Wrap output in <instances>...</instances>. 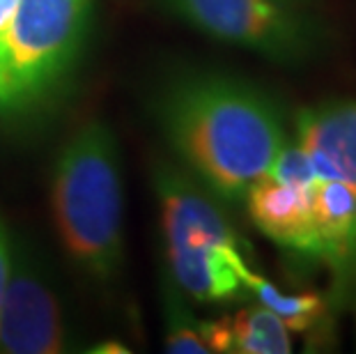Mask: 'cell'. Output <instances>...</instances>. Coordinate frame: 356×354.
Instances as JSON below:
<instances>
[{
  "mask_svg": "<svg viewBox=\"0 0 356 354\" xmlns=\"http://www.w3.org/2000/svg\"><path fill=\"white\" fill-rule=\"evenodd\" d=\"M154 115L177 159L225 202L244 200L287 143L274 97L232 74H179L159 90Z\"/></svg>",
  "mask_w": 356,
  "mask_h": 354,
  "instance_id": "obj_1",
  "label": "cell"
},
{
  "mask_svg": "<svg viewBox=\"0 0 356 354\" xmlns=\"http://www.w3.org/2000/svg\"><path fill=\"white\" fill-rule=\"evenodd\" d=\"M51 209L60 244L83 274L118 276L124 255V184L120 147L102 120L79 127L53 163Z\"/></svg>",
  "mask_w": 356,
  "mask_h": 354,
  "instance_id": "obj_2",
  "label": "cell"
},
{
  "mask_svg": "<svg viewBox=\"0 0 356 354\" xmlns=\"http://www.w3.org/2000/svg\"><path fill=\"white\" fill-rule=\"evenodd\" d=\"M163 251L168 276L202 304H221L248 295L251 267L241 242L218 202L175 166L159 163L154 170Z\"/></svg>",
  "mask_w": 356,
  "mask_h": 354,
  "instance_id": "obj_3",
  "label": "cell"
},
{
  "mask_svg": "<svg viewBox=\"0 0 356 354\" xmlns=\"http://www.w3.org/2000/svg\"><path fill=\"white\" fill-rule=\"evenodd\" d=\"M92 0H21L0 60V115L12 122L49 111L83 58Z\"/></svg>",
  "mask_w": 356,
  "mask_h": 354,
  "instance_id": "obj_4",
  "label": "cell"
},
{
  "mask_svg": "<svg viewBox=\"0 0 356 354\" xmlns=\"http://www.w3.org/2000/svg\"><path fill=\"white\" fill-rule=\"evenodd\" d=\"M159 5L198 33L278 65H304L324 42L315 21L280 0H159Z\"/></svg>",
  "mask_w": 356,
  "mask_h": 354,
  "instance_id": "obj_5",
  "label": "cell"
},
{
  "mask_svg": "<svg viewBox=\"0 0 356 354\" xmlns=\"http://www.w3.org/2000/svg\"><path fill=\"white\" fill-rule=\"evenodd\" d=\"M72 348L63 306L30 248H12V267L0 301V352L58 354Z\"/></svg>",
  "mask_w": 356,
  "mask_h": 354,
  "instance_id": "obj_6",
  "label": "cell"
},
{
  "mask_svg": "<svg viewBox=\"0 0 356 354\" xmlns=\"http://www.w3.org/2000/svg\"><path fill=\"white\" fill-rule=\"evenodd\" d=\"M297 138L317 179H336L356 191V102L329 99L297 113Z\"/></svg>",
  "mask_w": 356,
  "mask_h": 354,
  "instance_id": "obj_7",
  "label": "cell"
},
{
  "mask_svg": "<svg viewBox=\"0 0 356 354\" xmlns=\"http://www.w3.org/2000/svg\"><path fill=\"white\" fill-rule=\"evenodd\" d=\"M310 189H299L264 175L246 191L244 200L255 228L264 237L290 253L320 258V237L310 205Z\"/></svg>",
  "mask_w": 356,
  "mask_h": 354,
  "instance_id": "obj_8",
  "label": "cell"
},
{
  "mask_svg": "<svg viewBox=\"0 0 356 354\" xmlns=\"http://www.w3.org/2000/svg\"><path fill=\"white\" fill-rule=\"evenodd\" d=\"M209 352L225 354H290V329L262 304L241 308L225 318L202 322Z\"/></svg>",
  "mask_w": 356,
  "mask_h": 354,
  "instance_id": "obj_9",
  "label": "cell"
},
{
  "mask_svg": "<svg viewBox=\"0 0 356 354\" xmlns=\"http://www.w3.org/2000/svg\"><path fill=\"white\" fill-rule=\"evenodd\" d=\"M310 205L320 258L343 272L356 255V191L336 179H317L310 189Z\"/></svg>",
  "mask_w": 356,
  "mask_h": 354,
  "instance_id": "obj_10",
  "label": "cell"
},
{
  "mask_svg": "<svg viewBox=\"0 0 356 354\" xmlns=\"http://www.w3.org/2000/svg\"><path fill=\"white\" fill-rule=\"evenodd\" d=\"M246 290L248 295L257 299V304L269 308L287 329L297 331V334H313L327 318V301L317 292L287 295L264 276L255 274L253 269L246 278Z\"/></svg>",
  "mask_w": 356,
  "mask_h": 354,
  "instance_id": "obj_11",
  "label": "cell"
},
{
  "mask_svg": "<svg viewBox=\"0 0 356 354\" xmlns=\"http://www.w3.org/2000/svg\"><path fill=\"white\" fill-rule=\"evenodd\" d=\"M163 345L170 354H209L207 341H204L202 322L193 318V313L184 306L181 290L172 283V278H165L163 285Z\"/></svg>",
  "mask_w": 356,
  "mask_h": 354,
  "instance_id": "obj_12",
  "label": "cell"
},
{
  "mask_svg": "<svg viewBox=\"0 0 356 354\" xmlns=\"http://www.w3.org/2000/svg\"><path fill=\"white\" fill-rule=\"evenodd\" d=\"M269 177L278 179L283 184H292L299 186V189H310L317 182V175L313 170V163H310L308 154L301 150V145H285L280 147V152L276 154L274 163L267 172Z\"/></svg>",
  "mask_w": 356,
  "mask_h": 354,
  "instance_id": "obj_13",
  "label": "cell"
},
{
  "mask_svg": "<svg viewBox=\"0 0 356 354\" xmlns=\"http://www.w3.org/2000/svg\"><path fill=\"white\" fill-rule=\"evenodd\" d=\"M12 237L7 232L5 223L0 221V301H3V292L7 285V276H10V267H12Z\"/></svg>",
  "mask_w": 356,
  "mask_h": 354,
  "instance_id": "obj_14",
  "label": "cell"
},
{
  "mask_svg": "<svg viewBox=\"0 0 356 354\" xmlns=\"http://www.w3.org/2000/svg\"><path fill=\"white\" fill-rule=\"evenodd\" d=\"M19 3L21 0H0V60H3V54H5V44H7V37H10L12 21L17 17Z\"/></svg>",
  "mask_w": 356,
  "mask_h": 354,
  "instance_id": "obj_15",
  "label": "cell"
},
{
  "mask_svg": "<svg viewBox=\"0 0 356 354\" xmlns=\"http://www.w3.org/2000/svg\"><path fill=\"white\" fill-rule=\"evenodd\" d=\"M92 352H97V354H115V352L124 354V352H129V348H124L122 343L111 341V343H102L99 348H92Z\"/></svg>",
  "mask_w": 356,
  "mask_h": 354,
  "instance_id": "obj_16",
  "label": "cell"
},
{
  "mask_svg": "<svg viewBox=\"0 0 356 354\" xmlns=\"http://www.w3.org/2000/svg\"><path fill=\"white\" fill-rule=\"evenodd\" d=\"M280 3H285V5H297V3H304V0H280Z\"/></svg>",
  "mask_w": 356,
  "mask_h": 354,
  "instance_id": "obj_17",
  "label": "cell"
}]
</instances>
